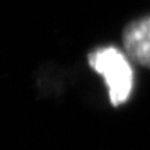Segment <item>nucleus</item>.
<instances>
[{"instance_id": "1", "label": "nucleus", "mask_w": 150, "mask_h": 150, "mask_svg": "<svg viewBox=\"0 0 150 150\" xmlns=\"http://www.w3.org/2000/svg\"><path fill=\"white\" fill-rule=\"evenodd\" d=\"M89 64L104 78L108 86V96L114 106L128 99L134 85V74L127 57L118 49H97L89 56Z\"/></svg>"}, {"instance_id": "2", "label": "nucleus", "mask_w": 150, "mask_h": 150, "mask_svg": "<svg viewBox=\"0 0 150 150\" xmlns=\"http://www.w3.org/2000/svg\"><path fill=\"white\" fill-rule=\"evenodd\" d=\"M124 47L131 59L150 68V17L129 24L124 31Z\"/></svg>"}]
</instances>
